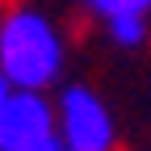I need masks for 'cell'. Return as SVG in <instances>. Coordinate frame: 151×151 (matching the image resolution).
Returning <instances> with one entry per match:
<instances>
[{"label": "cell", "mask_w": 151, "mask_h": 151, "mask_svg": "<svg viewBox=\"0 0 151 151\" xmlns=\"http://www.w3.org/2000/svg\"><path fill=\"white\" fill-rule=\"evenodd\" d=\"M13 92H17V84L9 80V76H4V71H0V105H4V101L13 97Z\"/></svg>", "instance_id": "obj_6"}, {"label": "cell", "mask_w": 151, "mask_h": 151, "mask_svg": "<svg viewBox=\"0 0 151 151\" xmlns=\"http://www.w3.org/2000/svg\"><path fill=\"white\" fill-rule=\"evenodd\" d=\"M105 25H109V38L113 42H122V46H134L147 38V21H143V13H118V17H105Z\"/></svg>", "instance_id": "obj_4"}, {"label": "cell", "mask_w": 151, "mask_h": 151, "mask_svg": "<svg viewBox=\"0 0 151 151\" xmlns=\"http://www.w3.org/2000/svg\"><path fill=\"white\" fill-rule=\"evenodd\" d=\"M0 151H67L59 118L34 88H17L0 105Z\"/></svg>", "instance_id": "obj_2"}, {"label": "cell", "mask_w": 151, "mask_h": 151, "mask_svg": "<svg viewBox=\"0 0 151 151\" xmlns=\"http://www.w3.org/2000/svg\"><path fill=\"white\" fill-rule=\"evenodd\" d=\"M59 134L67 151H113V118L88 88H67L59 101Z\"/></svg>", "instance_id": "obj_3"}, {"label": "cell", "mask_w": 151, "mask_h": 151, "mask_svg": "<svg viewBox=\"0 0 151 151\" xmlns=\"http://www.w3.org/2000/svg\"><path fill=\"white\" fill-rule=\"evenodd\" d=\"M84 4L101 17H118V13H147L151 0H84Z\"/></svg>", "instance_id": "obj_5"}, {"label": "cell", "mask_w": 151, "mask_h": 151, "mask_svg": "<svg viewBox=\"0 0 151 151\" xmlns=\"http://www.w3.org/2000/svg\"><path fill=\"white\" fill-rule=\"evenodd\" d=\"M63 67V42L42 13L17 9L0 21V71L17 88H42Z\"/></svg>", "instance_id": "obj_1"}]
</instances>
